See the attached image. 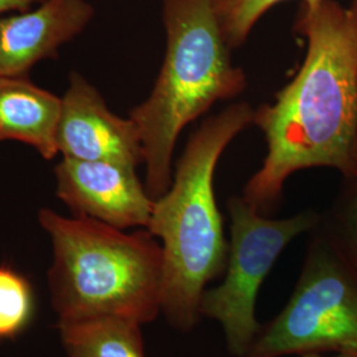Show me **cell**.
Segmentation results:
<instances>
[{
    "mask_svg": "<svg viewBox=\"0 0 357 357\" xmlns=\"http://www.w3.org/2000/svg\"><path fill=\"white\" fill-rule=\"evenodd\" d=\"M301 357H323L321 354H307V355H302ZM335 357H357V351H349V352H340L336 354Z\"/></svg>",
    "mask_w": 357,
    "mask_h": 357,
    "instance_id": "obj_16",
    "label": "cell"
},
{
    "mask_svg": "<svg viewBox=\"0 0 357 357\" xmlns=\"http://www.w3.org/2000/svg\"><path fill=\"white\" fill-rule=\"evenodd\" d=\"M253 115L249 103L237 102L205 119L178 158L171 187L155 200L147 229L163 248L162 315L178 331L196 328L208 283L227 268L229 241L217 206L215 171Z\"/></svg>",
    "mask_w": 357,
    "mask_h": 357,
    "instance_id": "obj_2",
    "label": "cell"
},
{
    "mask_svg": "<svg viewBox=\"0 0 357 357\" xmlns=\"http://www.w3.org/2000/svg\"><path fill=\"white\" fill-rule=\"evenodd\" d=\"M61 98L26 79L0 77V142L16 141L52 160L59 155Z\"/></svg>",
    "mask_w": 357,
    "mask_h": 357,
    "instance_id": "obj_10",
    "label": "cell"
},
{
    "mask_svg": "<svg viewBox=\"0 0 357 357\" xmlns=\"http://www.w3.org/2000/svg\"><path fill=\"white\" fill-rule=\"evenodd\" d=\"M354 3H355V4L357 6V0H354Z\"/></svg>",
    "mask_w": 357,
    "mask_h": 357,
    "instance_id": "obj_17",
    "label": "cell"
},
{
    "mask_svg": "<svg viewBox=\"0 0 357 357\" xmlns=\"http://www.w3.org/2000/svg\"><path fill=\"white\" fill-rule=\"evenodd\" d=\"M281 312L261 327L246 357L357 351V271L320 222Z\"/></svg>",
    "mask_w": 357,
    "mask_h": 357,
    "instance_id": "obj_5",
    "label": "cell"
},
{
    "mask_svg": "<svg viewBox=\"0 0 357 357\" xmlns=\"http://www.w3.org/2000/svg\"><path fill=\"white\" fill-rule=\"evenodd\" d=\"M294 29L306 38L305 60L274 102L253 115L268 153L243 197L265 216L280 206L296 171L328 167L357 180V6L303 1Z\"/></svg>",
    "mask_w": 357,
    "mask_h": 357,
    "instance_id": "obj_1",
    "label": "cell"
},
{
    "mask_svg": "<svg viewBox=\"0 0 357 357\" xmlns=\"http://www.w3.org/2000/svg\"><path fill=\"white\" fill-rule=\"evenodd\" d=\"M167 47L151 94L128 118L139 131L146 188L153 200L171 187L180 132L215 103L243 94L248 77L231 64L213 0H160Z\"/></svg>",
    "mask_w": 357,
    "mask_h": 357,
    "instance_id": "obj_4",
    "label": "cell"
},
{
    "mask_svg": "<svg viewBox=\"0 0 357 357\" xmlns=\"http://www.w3.org/2000/svg\"><path fill=\"white\" fill-rule=\"evenodd\" d=\"M229 255L224 281L206 289L200 302L202 318L217 321L234 357H246L261 324L255 318L257 296L270 270L289 243L318 227L321 217L305 211L287 218L257 212L243 196H230Z\"/></svg>",
    "mask_w": 357,
    "mask_h": 357,
    "instance_id": "obj_6",
    "label": "cell"
},
{
    "mask_svg": "<svg viewBox=\"0 0 357 357\" xmlns=\"http://www.w3.org/2000/svg\"><path fill=\"white\" fill-rule=\"evenodd\" d=\"M35 296L26 277L8 266H0V340L13 339L33 318Z\"/></svg>",
    "mask_w": 357,
    "mask_h": 357,
    "instance_id": "obj_12",
    "label": "cell"
},
{
    "mask_svg": "<svg viewBox=\"0 0 357 357\" xmlns=\"http://www.w3.org/2000/svg\"><path fill=\"white\" fill-rule=\"evenodd\" d=\"M66 357H146L142 324L102 317L56 324Z\"/></svg>",
    "mask_w": 357,
    "mask_h": 357,
    "instance_id": "obj_11",
    "label": "cell"
},
{
    "mask_svg": "<svg viewBox=\"0 0 357 357\" xmlns=\"http://www.w3.org/2000/svg\"><path fill=\"white\" fill-rule=\"evenodd\" d=\"M347 181L328 216L320 218V227L357 271V180Z\"/></svg>",
    "mask_w": 357,
    "mask_h": 357,
    "instance_id": "obj_14",
    "label": "cell"
},
{
    "mask_svg": "<svg viewBox=\"0 0 357 357\" xmlns=\"http://www.w3.org/2000/svg\"><path fill=\"white\" fill-rule=\"evenodd\" d=\"M281 1L284 0H213L217 22L230 51L240 48L261 16Z\"/></svg>",
    "mask_w": 357,
    "mask_h": 357,
    "instance_id": "obj_13",
    "label": "cell"
},
{
    "mask_svg": "<svg viewBox=\"0 0 357 357\" xmlns=\"http://www.w3.org/2000/svg\"><path fill=\"white\" fill-rule=\"evenodd\" d=\"M94 16L86 0H43L36 7L0 17V77H26L35 65L56 59Z\"/></svg>",
    "mask_w": 357,
    "mask_h": 357,
    "instance_id": "obj_9",
    "label": "cell"
},
{
    "mask_svg": "<svg viewBox=\"0 0 357 357\" xmlns=\"http://www.w3.org/2000/svg\"><path fill=\"white\" fill-rule=\"evenodd\" d=\"M54 176L56 195L73 216L93 218L118 229H147L155 200L135 167L63 158L54 167Z\"/></svg>",
    "mask_w": 357,
    "mask_h": 357,
    "instance_id": "obj_7",
    "label": "cell"
},
{
    "mask_svg": "<svg viewBox=\"0 0 357 357\" xmlns=\"http://www.w3.org/2000/svg\"><path fill=\"white\" fill-rule=\"evenodd\" d=\"M43 0H0V17L13 13H23L36 7Z\"/></svg>",
    "mask_w": 357,
    "mask_h": 357,
    "instance_id": "obj_15",
    "label": "cell"
},
{
    "mask_svg": "<svg viewBox=\"0 0 357 357\" xmlns=\"http://www.w3.org/2000/svg\"><path fill=\"white\" fill-rule=\"evenodd\" d=\"M38 220L51 240L56 324L115 317L144 326L162 314L163 248L150 230L128 233L50 208H41Z\"/></svg>",
    "mask_w": 357,
    "mask_h": 357,
    "instance_id": "obj_3",
    "label": "cell"
},
{
    "mask_svg": "<svg viewBox=\"0 0 357 357\" xmlns=\"http://www.w3.org/2000/svg\"><path fill=\"white\" fill-rule=\"evenodd\" d=\"M57 147L63 158L110 160L135 168L144 163L135 123L114 114L97 88L76 70L70 72L61 98Z\"/></svg>",
    "mask_w": 357,
    "mask_h": 357,
    "instance_id": "obj_8",
    "label": "cell"
}]
</instances>
